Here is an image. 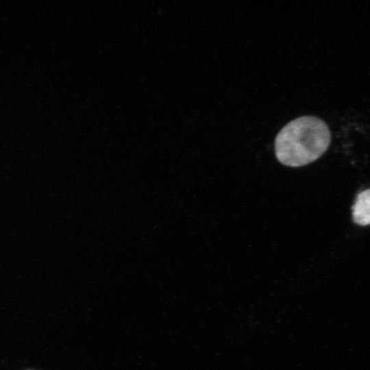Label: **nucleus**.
<instances>
[{"label":"nucleus","mask_w":370,"mask_h":370,"mask_svg":"<svg viewBox=\"0 0 370 370\" xmlns=\"http://www.w3.org/2000/svg\"><path fill=\"white\" fill-rule=\"evenodd\" d=\"M330 142V129L322 119L302 116L288 123L278 132L275 139V153L281 164L299 167L321 157Z\"/></svg>","instance_id":"nucleus-1"},{"label":"nucleus","mask_w":370,"mask_h":370,"mask_svg":"<svg viewBox=\"0 0 370 370\" xmlns=\"http://www.w3.org/2000/svg\"><path fill=\"white\" fill-rule=\"evenodd\" d=\"M352 219L355 223L360 225L370 224V188L356 195L352 207Z\"/></svg>","instance_id":"nucleus-2"}]
</instances>
